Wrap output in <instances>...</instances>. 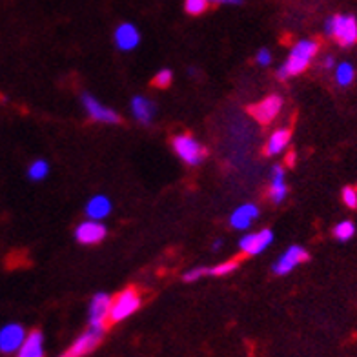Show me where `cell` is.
Wrapping results in <instances>:
<instances>
[{"mask_svg": "<svg viewBox=\"0 0 357 357\" xmlns=\"http://www.w3.org/2000/svg\"><path fill=\"white\" fill-rule=\"evenodd\" d=\"M319 52V43L312 40V38H303L296 46L291 47L290 55L287 56V61L282 62L281 68L278 70L279 79H288V77L301 75L308 70L310 62L314 61L315 55Z\"/></svg>", "mask_w": 357, "mask_h": 357, "instance_id": "cell-1", "label": "cell"}, {"mask_svg": "<svg viewBox=\"0 0 357 357\" xmlns=\"http://www.w3.org/2000/svg\"><path fill=\"white\" fill-rule=\"evenodd\" d=\"M324 33L332 37L341 47L357 44V19L354 15H334L324 22Z\"/></svg>", "mask_w": 357, "mask_h": 357, "instance_id": "cell-2", "label": "cell"}, {"mask_svg": "<svg viewBox=\"0 0 357 357\" xmlns=\"http://www.w3.org/2000/svg\"><path fill=\"white\" fill-rule=\"evenodd\" d=\"M142 305L141 291L135 287H128L112 299V308H109V323H121L126 321L130 315L135 314Z\"/></svg>", "mask_w": 357, "mask_h": 357, "instance_id": "cell-3", "label": "cell"}, {"mask_svg": "<svg viewBox=\"0 0 357 357\" xmlns=\"http://www.w3.org/2000/svg\"><path fill=\"white\" fill-rule=\"evenodd\" d=\"M172 148H174L175 155L188 166H197L206 159V148L188 133L175 135L172 141Z\"/></svg>", "mask_w": 357, "mask_h": 357, "instance_id": "cell-4", "label": "cell"}, {"mask_svg": "<svg viewBox=\"0 0 357 357\" xmlns=\"http://www.w3.org/2000/svg\"><path fill=\"white\" fill-rule=\"evenodd\" d=\"M104 330H97V328H91L88 326V330H84L79 337L70 344V347L64 350L59 357H86L89 354L93 352L95 348L99 347L100 341L104 337Z\"/></svg>", "mask_w": 357, "mask_h": 357, "instance_id": "cell-5", "label": "cell"}, {"mask_svg": "<svg viewBox=\"0 0 357 357\" xmlns=\"http://www.w3.org/2000/svg\"><path fill=\"white\" fill-rule=\"evenodd\" d=\"M109 308H112V297L104 291L95 294L91 303H89L88 326L106 332L109 324Z\"/></svg>", "mask_w": 357, "mask_h": 357, "instance_id": "cell-6", "label": "cell"}, {"mask_svg": "<svg viewBox=\"0 0 357 357\" xmlns=\"http://www.w3.org/2000/svg\"><path fill=\"white\" fill-rule=\"evenodd\" d=\"M28 332L22 324L19 323H8L0 328V354L4 356H15L22 347L24 339Z\"/></svg>", "mask_w": 357, "mask_h": 357, "instance_id": "cell-7", "label": "cell"}, {"mask_svg": "<svg viewBox=\"0 0 357 357\" xmlns=\"http://www.w3.org/2000/svg\"><path fill=\"white\" fill-rule=\"evenodd\" d=\"M80 102H82V108L86 109L89 119H93L95 123L102 124H119L121 123V117H119L117 112H113L112 108L104 106L100 100H97L93 95L84 93L80 97Z\"/></svg>", "mask_w": 357, "mask_h": 357, "instance_id": "cell-8", "label": "cell"}, {"mask_svg": "<svg viewBox=\"0 0 357 357\" xmlns=\"http://www.w3.org/2000/svg\"><path fill=\"white\" fill-rule=\"evenodd\" d=\"M310 259V254L306 252V248L299 245H294L281 255V257L273 263V273L275 275H288L290 272H294L299 264L306 263Z\"/></svg>", "mask_w": 357, "mask_h": 357, "instance_id": "cell-9", "label": "cell"}, {"mask_svg": "<svg viewBox=\"0 0 357 357\" xmlns=\"http://www.w3.org/2000/svg\"><path fill=\"white\" fill-rule=\"evenodd\" d=\"M282 108V99L279 95H268L266 99L259 100L250 108V115L261 124H270L278 117Z\"/></svg>", "mask_w": 357, "mask_h": 357, "instance_id": "cell-10", "label": "cell"}, {"mask_svg": "<svg viewBox=\"0 0 357 357\" xmlns=\"http://www.w3.org/2000/svg\"><path fill=\"white\" fill-rule=\"evenodd\" d=\"M273 243V231L264 228V230L254 231V234H246L241 237L239 250L245 255H259L261 252L268 248Z\"/></svg>", "mask_w": 357, "mask_h": 357, "instance_id": "cell-11", "label": "cell"}, {"mask_svg": "<svg viewBox=\"0 0 357 357\" xmlns=\"http://www.w3.org/2000/svg\"><path fill=\"white\" fill-rule=\"evenodd\" d=\"M106 226L100 221H84L77 226L75 239L80 245H97L106 237Z\"/></svg>", "mask_w": 357, "mask_h": 357, "instance_id": "cell-12", "label": "cell"}, {"mask_svg": "<svg viewBox=\"0 0 357 357\" xmlns=\"http://www.w3.org/2000/svg\"><path fill=\"white\" fill-rule=\"evenodd\" d=\"M139 43H141V33L133 24L124 22L115 29V46L121 52H132L139 46Z\"/></svg>", "mask_w": 357, "mask_h": 357, "instance_id": "cell-13", "label": "cell"}, {"mask_svg": "<svg viewBox=\"0 0 357 357\" xmlns=\"http://www.w3.org/2000/svg\"><path fill=\"white\" fill-rule=\"evenodd\" d=\"M15 357H46V348H44V334L40 330H31L24 339L22 347Z\"/></svg>", "mask_w": 357, "mask_h": 357, "instance_id": "cell-14", "label": "cell"}, {"mask_svg": "<svg viewBox=\"0 0 357 357\" xmlns=\"http://www.w3.org/2000/svg\"><path fill=\"white\" fill-rule=\"evenodd\" d=\"M288 186L284 181V168L282 166H273L272 168V181H270V190H268V197L273 204H281L287 199Z\"/></svg>", "mask_w": 357, "mask_h": 357, "instance_id": "cell-15", "label": "cell"}, {"mask_svg": "<svg viewBox=\"0 0 357 357\" xmlns=\"http://www.w3.org/2000/svg\"><path fill=\"white\" fill-rule=\"evenodd\" d=\"M259 217V208L255 204H243V206L235 208L230 215V225L235 230H246L252 226V222Z\"/></svg>", "mask_w": 357, "mask_h": 357, "instance_id": "cell-16", "label": "cell"}, {"mask_svg": "<svg viewBox=\"0 0 357 357\" xmlns=\"http://www.w3.org/2000/svg\"><path fill=\"white\" fill-rule=\"evenodd\" d=\"M112 213V201L106 195H95L86 204V215L91 221H102Z\"/></svg>", "mask_w": 357, "mask_h": 357, "instance_id": "cell-17", "label": "cell"}, {"mask_svg": "<svg viewBox=\"0 0 357 357\" xmlns=\"http://www.w3.org/2000/svg\"><path fill=\"white\" fill-rule=\"evenodd\" d=\"M290 139H291V132L288 128H281V130H275V132L270 135L268 139L266 146H264V153L268 157H273V155H279L282 151L287 150L288 144H290Z\"/></svg>", "mask_w": 357, "mask_h": 357, "instance_id": "cell-18", "label": "cell"}, {"mask_svg": "<svg viewBox=\"0 0 357 357\" xmlns=\"http://www.w3.org/2000/svg\"><path fill=\"white\" fill-rule=\"evenodd\" d=\"M132 112L133 117L141 124H150L155 117V104L150 99H146L142 95H137L132 99Z\"/></svg>", "mask_w": 357, "mask_h": 357, "instance_id": "cell-19", "label": "cell"}, {"mask_svg": "<svg viewBox=\"0 0 357 357\" xmlns=\"http://www.w3.org/2000/svg\"><path fill=\"white\" fill-rule=\"evenodd\" d=\"M354 79H356V68L350 62H341L335 66V82L341 88H348L354 82Z\"/></svg>", "mask_w": 357, "mask_h": 357, "instance_id": "cell-20", "label": "cell"}, {"mask_svg": "<svg viewBox=\"0 0 357 357\" xmlns=\"http://www.w3.org/2000/svg\"><path fill=\"white\" fill-rule=\"evenodd\" d=\"M239 268V261L237 259H230V261H225V263H219L215 266H206V275H212V278H225V275H230L231 272H235Z\"/></svg>", "mask_w": 357, "mask_h": 357, "instance_id": "cell-21", "label": "cell"}, {"mask_svg": "<svg viewBox=\"0 0 357 357\" xmlns=\"http://www.w3.org/2000/svg\"><path fill=\"white\" fill-rule=\"evenodd\" d=\"M356 235V225L352 221H341L334 226V237L341 243H347Z\"/></svg>", "mask_w": 357, "mask_h": 357, "instance_id": "cell-22", "label": "cell"}, {"mask_svg": "<svg viewBox=\"0 0 357 357\" xmlns=\"http://www.w3.org/2000/svg\"><path fill=\"white\" fill-rule=\"evenodd\" d=\"M47 174H50V165L43 159L33 160L28 168V177L31 181H43V178L47 177Z\"/></svg>", "mask_w": 357, "mask_h": 357, "instance_id": "cell-23", "label": "cell"}, {"mask_svg": "<svg viewBox=\"0 0 357 357\" xmlns=\"http://www.w3.org/2000/svg\"><path fill=\"white\" fill-rule=\"evenodd\" d=\"M208 8H210L208 0H184V10L192 17H199V15L206 13Z\"/></svg>", "mask_w": 357, "mask_h": 357, "instance_id": "cell-24", "label": "cell"}, {"mask_svg": "<svg viewBox=\"0 0 357 357\" xmlns=\"http://www.w3.org/2000/svg\"><path fill=\"white\" fill-rule=\"evenodd\" d=\"M172 80H174V73H172V70L165 68V70L157 71L155 77H153V80H151V84L155 86V88L165 89L172 84Z\"/></svg>", "mask_w": 357, "mask_h": 357, "instance_id": "cell-25", "label": "cell"}, {"mask_svg": "<svg viewBox=\"0 0 357 357\" xmlns=\"http://www.w3.org/2000/svg\"><path fill=\"white\" fill-rule=\"evenodd\" d=\"M341 199H343L344 206L350 210H357V188L354 186H344L341 192Z\"/></svg>", "mask_w": 357, "mask_h": 357, "instance_id": "cell-26", "label": "cell"}, {"mask_svg": "<svg viewBox=\"0 0 357 357\" xmlns=\"http://www.w3.org/2000/svg\"><path fill=\"white\" fill-rule=\"evenodd\" d=\"M204 275H206V266H195L184 273L183 279L186 282H193V281H199V279L204 278Z\"/></svg>", "mask_w": 357, "mask_h": 357, "instance_id": "cell-27", "label": "cell"}, {"mask_svg": "<svg viewBox=\"0 0 357 357\" xmlns=\"http://www.w3.org/2000/svg\"><path fill=\"white\" fill-rule=\"evenodd\" d=\"M255 62H257V64H261V66H268V64L272 62V53L268 52L266 47L259 50L257 55H255Z\"/></svg>", "mask_w": 357, "mask_h": 357, "instance_id": "cell-28", "label": "cell"}, {"mask_svg": "<svg viewBox=\"0 0 357 357\" xmlns=\"http://www.w3.org/2000/svg\"><path fill=\"white\" fill-rule=\"evenodd\" d=\"M335 66V61H334V56L332 55H328L326 56V59H324V62H323V68L324 70H332V68Z\"/></svg>", "mask_w": 357, "mask_h": 357, "instance_id": "cell-29", "label": "cell"}, {"mask_svg": "<svg viewBox=\"0 0 357 357\" xmlns=\"http://www.w3.org/2000/svg\"><path fill=\"white\" fill-rule=\"evenodd\" d=\"M212 4H241L243 0H208Z\"/></svg>", "mask_w": 357, "mask_h": 357, "instance_id": "cell-30", "label": "cell"}, {"mask_svg": "<svg viewBox=\"0 0 357 357\" xmlns=\"http://www.w3.org/2000/svg\"><path fill=\"white\" fill-rule=\"evenodd\" d=\"M221 246H222V241L219 239V241H215V243H213V245H212V250H213V252H217V250L221 248Z\"/></svg>", "mask_w": 357, "mask_h": 357, "instance_id": "cell-31", "label": "cell"}]
</instances>
